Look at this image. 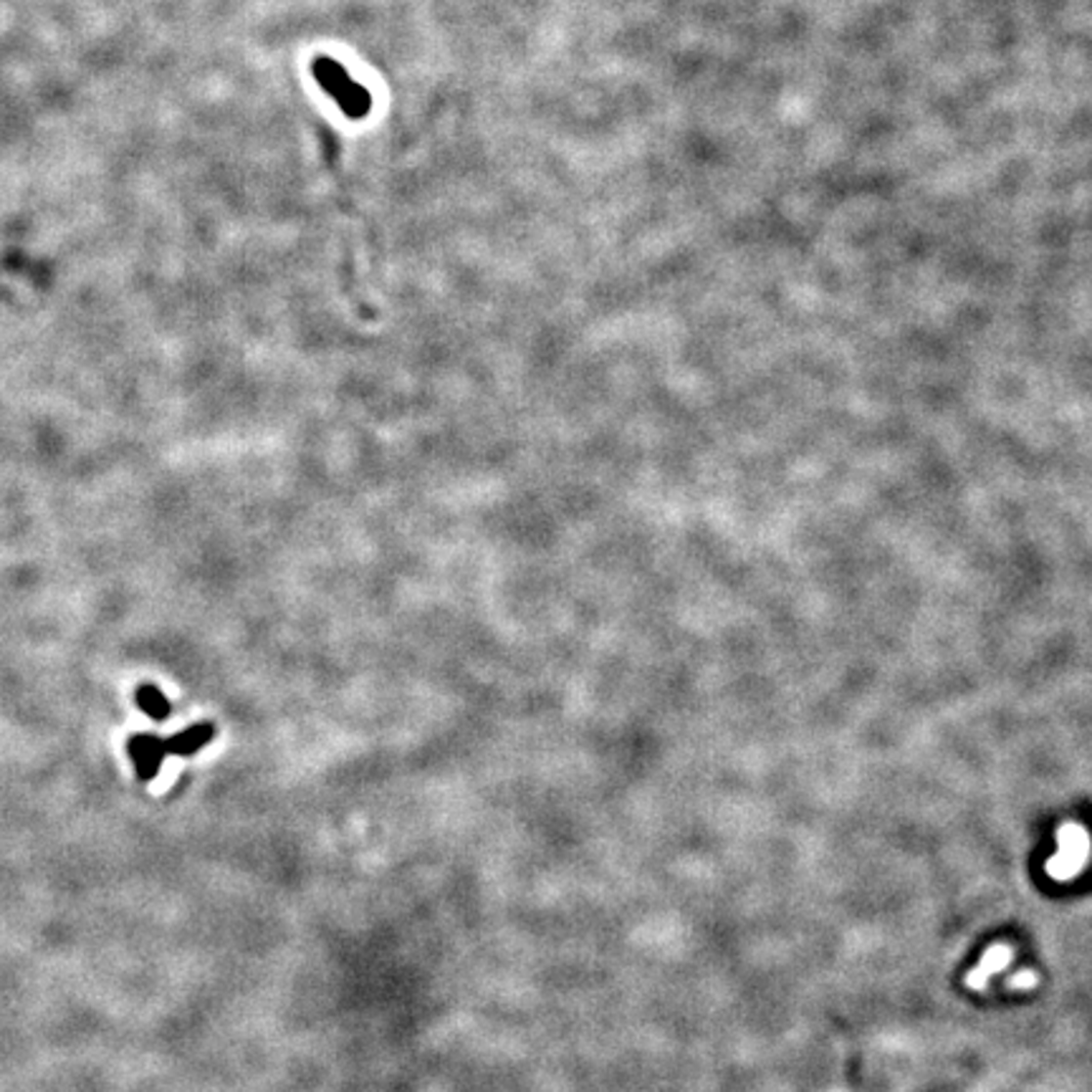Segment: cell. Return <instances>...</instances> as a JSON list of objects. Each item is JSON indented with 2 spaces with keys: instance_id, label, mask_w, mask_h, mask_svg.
Here are the masks:
<instances>
[{
  "instance_id": "obj_1",
  "label": "cell",
  "mask_w": 1092,
  "mask_h": 1092,
  "mask_svg": "<svg viewBox=\"0 0 1092 1092\" xmlns=\"http://www.w3.org/2000/svg\"><path fill=\"white\" fill-rule=\"evenodd\" d=\"M312 73L317 84L336 102V107L349 116V119H362L372 109V94L367 92L360 81H354L352 73L331 56H317L312 64Z\"/></svg>"
},
{
  "instance_id": "obj_2",
  "label": "cell",
  "mask_w": 1092,
  "mask_h": 1092,
  "mask_svg": "<svg viewBox=\"0 0 1092 1092\" xmlns=\"http://www.w3.org/2000/svg\"><path fill=\"white\" fill-rule=\"evenodd\" d=\"M127 751L132 764H135L140 781H153L157 776V771L162 769V762L167 757L165 741L153 736V733H137V736H132L127 744Z\"/></svg>"
},
{
  "instance_id": "obj_3",
  "label": "cell",
  "mask_w": 1092,
  "mask_h": 1092,
  "mask_svg": "<svg viewBox=\"0 0 1092 1092\" xmlns=\"http://www.w3.org/2000/svg\"><path fill=\"white\" fill-rule=\"evenodd\" d=\"M213 739H215L213 723H196V726H190L185 728V731L170 736V739L165 741V751L167 754H175V757H193V754H197L200 749H205Z\"/></svg>"
},
{
  "instance_id": "obj_4",
  "label": "cell",
  "mask_w": 1092,
  "mask_h": 1092,
  "mask_svg": "<svg viewBox=\"0 0 1092 1092\" xmlns=\"http://www.w3.org/2000/svg\"><path fill=\"white\" fill-rule=\"evenodd\" d=\"M1012 961V951H1009L1007 946H996V948H988L986 956L982 958V964L977 966V969L971 971L969 974V986L974 988H983V983H986V979L991 977V974H996L999 969H1004V966Z\"/></svg>"
},
{
  "instance_id": "obj_5",
  "label": "cell",
  "mask_w": 1092,
  "mask_h": 1092,
  "mask_svg": "<svg viewBox=\"0 0 1092 1092\" xmlns=\"http://www.w3.org/2000/svg\"><path fill=\"white\" fill-rule=\"evenodd\" d=\"M137 706L142 714H147L153 721H165L170 716V701L165 698V693L157 685H140L137 688Z\"/></svg>"
},
{
  "instance_id": "obj_6",
  "label": "cell",
  "mask_w": 1092,
  "mask_h": 1092,
  "mask_svg": "<svg viewBox=\"0 0 1092 1092\" xmlns=\"http://www.w3.org/2000/svg\"><path fill=\"white\" fill-rule=\"evenodd\" d=\"M1037 983V977L1031 974V971H1022V974H1017V977H1012L1007 982V986H1014V988H1022V986H1034Z\"/></svg>"
}]
</instances>
